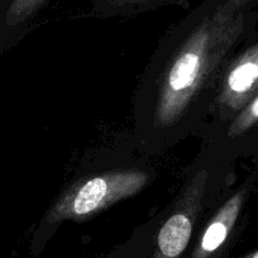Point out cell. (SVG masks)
Returning a JSON list of instances; mask_svg holds the SVG:
<instances>
[{
  "label": "cell",
  "mask_w": 258,
  "mask_h": 258,
  "mask_svg": "<svg viewBox=\"0 0 258 258\" xmlns=\"http://www.w3.org/2000/svg\"><path fill=\"white\" fill-rule=\"evenodd\" d=\"M224 3L234 11H245L252 0H224Z\"/></svg>",
  "instance_id": "cell-9"
},
{
  "label": "cell",
  "mask_w": 258,
  "mask_h": 258,
  "mask_svg": "<svg viewBox=\"0 0 258 258\" xmlns=\"http://www.w3.org/2000/svg\"><path fill=\"white\" fill-rule=\"evenodd\" d=\"M239 258H258V248L257 249L252 250V252L247 253V254L242 255V257H239Z\"/></svg>",
  "instance_id": "cell-10"
},
{
  "label": "cell",
  "mask_w": 258,
  "mask_h": 258,
  "mask_svg": "<svg viewBox=\"0 0 258 258\" xmlns=\"http://www.w3.org/2000/svg\"><path fill=\"white\" fill-rule=\"evenodd\" d=\"M248 27L245 11L219 0L187 17L166 37L138 88L140 128L150 140L170 142L202 119Z\"/></svg>",
  "instance_id": "cell-1"
},
{
  "label": "cell",
  "mask_w": 258,
  "mask_h": 258,
  "mask_svg": "<svg viewBox=\"0 0 258 258\" xmlns=\"http://www.w3.org/2000/svg\"><path fill=\"white\" fill-rule=\"evenodd\" d=\"M103 2L105 3V8L110 13L124 14L170 3L171 0H103Z\"/></svg>",
  "instance_id": "cell-8"
},
{
  "label": "cell",
  "mask_w": 258,
  "mask_h": 258,
  "mask_svg": "<svg viewBox=\"0 0 258 258\" xmlns=\"http://www.w3.org/2000/svg\"><path fill=\"white\" fill-rule=\"evenodd\" d=\"M47 0H12L4 16L8 28H19L29 21Z\"/></svg>",
  "instance_id": "cell-7"
},
{
  "label": "cell",
  "mask_w": 258,
  "mask_h": 258,
  "mask_svg": "<svg viewBox=\"0 0 258 258\" xmlns=\"http://www.w3.org/2000/svg\"><path fill=\"white\" fill-rule=\"evenodd\" d=\"M252 175L215 212L205 227L190 258H215L232 235L255 182Z\"/></svg>",
  "instance_id": "cell-5"
},
{
  "label": "cell",
  "mask_w": 258,
  "mask_h": 258,
  "mask_svg": "<svg viewBox=\"0 0 258 258\" xmlns=\"http://www.w3.org/2000/svg\"><path fill=\"white\" fill-rule=\"evenodd\" d=\"M150 182V173L140 168H116L95 173L74 182L58 197L47 212L48 224L84 222L135 197Z\"/></svg>",
  "instance_id": "cell-2"
},
{
  "label": "cell",
  "mask_w": 258,
  "mask_h": 258,
  "mask_svg": "<svg viewBox=\"0 0 258 258\" xmlns=\"http://www.w3.org/2000/svg\"><path fill=\"white\" fill-rule=\"evenodd\" d=\"M209 171L199 170L182 188L170 217L160 229L152 258H180L190 242L204 204Z\"/></svg>",
  "instance_id": "cell-3"
},
{
  "label": "cell",
  "mask_w": 258,
  "mask_h": 258,
  "mask_svg": "<svg viewBox=\"0 0 258 258\" xmlns=\"http://www.w3.org/2000/svg\"><path fill=\"white\" fill-rule=\"evenodd\" d=\"M228 140L245 137L258 129V94L227 124Z\"/></svg>",
  "instance_id": "cell-6"
},
{
  "label": "cell",
  "mask_w": 258,
  "mask_h": 258,
  "mask_svg": "<svg viewBox=\"0 0 258 258\" xmlns=\"http://www.w3.org/2000/svg\"><path fill=\"white\" fill-rule=\"evenodd\" d=\"M258 94V42L234 54L223 69L212 108L228 124Z\"/></svg>",
  "instance_id": "cell-4"
}]
</instances>
